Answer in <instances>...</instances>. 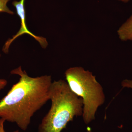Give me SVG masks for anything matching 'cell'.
<instances>
[{
	"mask_svg": "<svg viewBox=\"0 0 132 132\" xmlns=\"http://www.w3.org/2000/svg\"><path fill=\"white\" fill-rule=\"evenodd\" d=\"M10 73L20 78L0 101V118L26 131L35 113L50 100L52 78L48 75L32 78L21 66Z\"/></svg>",
	"mask_w": 132,
	"mask_h": 132,
	"instance_id": "6da1fadb",
	"label": "cell"
},
{
	"mask_svg": "<svg viewBox=\"0 0 132 132\" xmlns=\"http://www.w3.org/2000/svg\"><path fill=\"white\" fill-rule=\"evenodd\" d=\"M52 105L38 127V132H61L75 117L83 113V101L62 80L52 82L50 90Z\"/></svg>",
	"mask_w": 132,
	"mask_h": 132,
	"instance_id": "7a4b0ae2",
	"label": "cell"
},
{
	"mask_svg": "<svg viewBox=\"0 0 132 132\" xmlns=\"http://www.w3.org/2000/svg\"><path fill=\"white\" fill-rule=\"evenodd\" d=\"M65 75L72 92L82 99V118L88 125L95 119L98 108L105 102L103 88L92 72L81 67L70 68L65 71Z\"/></svg>",
	"mask_w": 132,
	"mask_h": 132,
	"instance_id": "3957f363",
	"label": "cell"
},
{
	"mask_svg": "<svg viewBox=\"0 0 132 132\" xmlns=\"http://www.w3.org/2000/svg\"><path fill=\"white\" fill-rule=\"evenodd\" d=\"M25 1L20 0L19 2L14 1L12 2V5L15 7L16 13L20 19L21 26L20 30L17 34L13 36L12 38L8 39L5 43L2 49L3 51L5 53L7 54L8 53L10 46L14 40L19 36L24 34H28L33 37L39 42L42 47L43 48H46L47 46L48 43L46 38L35 35L28 29L26 23V12L24 6Z\"/></svg>",
	"mask_w": 132,
	"mask_h": 132,
	"instance_id": "277c9868",
	"label": "cell"
},
{
	"mask_svg": "<svg viewBox=\"0 0 132 132\" xmlns=\"http://www.w3.org/2000/svg\"><path fill=\"white\" fill-rule=\"evenodd\" d=\"M118 36L123 41H132V14L117 31Z\"/></svg>",
	"mask_w": 132,
	"mask_h": 132,
	"instance_id": "5b68a950",
	"label": "cell"
},
{
	"mask_svg": "<svg viewBox=\"0 0 132 132\" xmlns=\"http://www.w3.org/2000/svg\"><path fill=\"white\" fill-rule=\"evenodd\" d=\"M10 1V0H0V13L5 12L10 14H14V12L10 10L7 5Z\"/></svg>",
	"mask_w": 132,
	"mask_h": 132,
	"instance_id": "8992f818",
	"label": "cell"
},
{
	"mask_svg": "<svg viewBox=\"0 0 132 132\" xmlns=\"http://www.w3.org/2000/svg\"><path fill=\"white\" fill-rule=\"evenodd\" d=\"M121 85L123 87L132 89V80L128 79L124 80L121 82Z\"/></svg>",
	"mask_w": 132,
	"mask_h": 132,
	"instance_id": "52a82bcc",
	"label": "cell"
},
{
	"mask_svg": "<svg viewBox=\"0 0 132 132\" xmlns=\"http://www.w3.org/2000/svg\"><path fill=\"white\" fill-rule=\"evenodd\" d=\"M6 121L4 119L0 118V132H7L4 129V125L5 121ZM12 132H20L19 130H16Z\"/></svg>",
	"mask_w": 132,
	"mask_h": 132,
	"instance_id": "ba28073f",
	"label": "cell"
},
{
	"mask_svg": "<svg viewBox=\"0 0 132 132\" xmlns=\"http://www.w3.org/2000/svg\"><path fill=\"white\" fill-rule=\"evenodd\" d=\"M7 81L4 79H0V90L3 89L7 85Z\"/></svg>",
	"mask_w": 132,
	"mask_h": 132,
	"instance_id": "9c48e42d",
	"label": "cell"
},
{
	"mask_svg": "<svg viewBox=\"0 0 132 132\" xmlns=\"http://www.w3.org/2000/svg\"><path fill=\"white\" fill-rule=\"evenodd\" d=\"M87 132H92L91 128L90 127H88L87 129Z\"/></svg>",
	"mask_w": 132,
	"mask_h": 132,
	"instance_id": "30bf717a",
	"label": "cell"
},
{
	"mask_svg": "<svg viewBox=\"0 0 132 132\" xmlns=\"http://www.w3.org/2000/svg\"><path fill=\"white\" fill-rule=\"evenodd\" d=\"M117 1H120L122 2H123L126 3L129 2L130 0H117Z\"/></svg>",
	"mask_w": 132,
	"mask_h": 132,
	"instance_id": "8fae6325",
	"label": "cell"
},
{
	"mask_svg": "<svg viewBox=\"0 0 132 132\" xmlns=\"http://www.w3.org/2000/svg\"><path fill=\"white\" fill-rule=\"evenodd\" d=\"M1 54H0V57H1Z\"/></svg>",
	"mask_w": 132,
	"mask_h": 132,
	"instance_id": "7c38bea8",
	"label": "cell"
}]
</instances>
